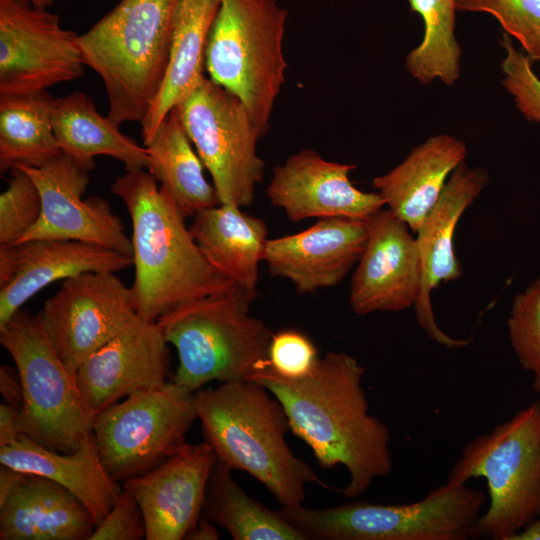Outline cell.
Returning <instances> with one entry per match:
<instances>
[{
    "label": "cell",
    "instance_id": "obj_1",
    "mask_svg": "<svg viewBox=\"0 0 540 540\" xmlns=\"http://www.w3.org/2000/svg\"><path fill=\"white\" fill-rule=\"evenodd\" d=\"M365 371L352 355L329 351L302 378L279 376L267 366L247 379L279 400L290 431L310 447L322 468H346L349 480L340 492L348 499L362 495L393 469L390 431L370 413Z\"/></svg>",
    "mask_w": 540,
    "mask_h": 540
},
{
    "label": "cell",
    "instance_id": "obj_2",
    "mask_svg": "<svg viewBox=\"0 0 540 540\" xmlns=\"http://www.w3.org/2000/svg\"><path fill=\"white\" fill-rule=\"evenodd\" d=\"M146 169L126 171L112 192L132 223L137 314L156 322L174 308L232 287L204 256L170 192Z\"/></svg>",
    "mask_w": 540,
    "mask_h": 540
},
{
    "label": "cell",
    "instance_id": "obj_3",
    "mask_svg": "<svg viewBox=\"0 0 540 540\" xmlns=\"http://www.w3.org/2000/svg\"><path fill=\"white\" fill-rule=\"evenodd\" d=\"M205 442L232 470L248 473L281 506L302 505L309 484L327 488L287 443V414L279 400L251 380L223 382L194 393Z\"/></svg>",
    "mask_w": 540,
    "mask_h": 540
},
{
    "label": "cell",
    "instance_id": "obj_4",
    "mask_svg": "<svg viewBox=\"0 0 540 540\" xmlns=\"http://www.w3.org/2000/svg\"><path fill=\"white\" fill-rule=\"evenodd\" d=\"M177 0H120L78 35L85 66L103 81L108 117L141 122L162 84Z\"/></svg>",
    "mask_w": 540,
    "mask_h": 540
},
{
    "label": "cell",
    "instance_id": "obj_5",
    "mask_svg": "<svg viewBox=\"0 0 540 540\" xmlns=\"http://www.w3.org/2000/svg\"><path fill=\"white\" fill-rule=\"evenodd\" d=\"M254 299L233 285L186 302L156 321L177 351L173 382L196 392L211 381L246 380L268 366L273 332L250 315Z\"/></svg>",
    "mask_w": 540,
    "mask_h": 540
},
{
    "label": "cell",
    "instance_id": "obj_6",
    "mask_svg": "<svg viewBox=\"0 0 540 540\" xmlns=\"http://www.w3.org/2000/svg\"><path fill=\"white\" fill-rule=\"evenodd\" d=\"M484 478L489 504L471 539L509 540L540 516V400L516 412L462 449L447 483Z\"/></svg>",
    "mask_w": 540,
    "mask_h": 540
},
{
    "label": "cell",
    "instance_id": "obj_7",
    "mask_svg": "<svg viewBox=\"0 0 540 540\" xmlns=\"http://www.w3.org/2000/svg\"><path fill=\"white\" fill-rule=\"evenodd\" d=\"M486 501L479 489L445 482L412 503L350 501L278 511L305 540H467Z\"/></svg>",
    "mask_w": 540,
    "mask_h": 540
},
{
    "label": "cell",
    "instance_id": "obj_8",
    "mask_svg": "<svg viewBox=\"0 0 540 540\" xmlns=\"http://www.w3.org/2000/svg\"><path fill=\"white\" fill-rule=\"evenodd\" d=\"M206 49V71L246 106L262 136L285 82L288 12L277 0H219Z\"/></svg>",
    "mask_w": 540,
    "mask_h": 540
},
{
    "label": "cell",
    "instance_id": "obj_9",
    "mask_svg": "<svg viewBox=\"0 0 540 540\" xmlns=\"http://www.w3.org/2000/svg\"><path fill=\"white\" fill-rule=\"evenodd\" d=\"M0 343L16 365L22 406L18 428L53 451L72 453L92 434L96 415L62 362L39 314L18 310L0 326Z\"/></svg>",
    "mask_w": 540,
    "mask_h": 540
},
{
    "label": "cell",
    "instance_id": "obj_10",
    "mask_svg": "<svg viewBox=\"0 0 540 540\" xmlns=\"http://www.w3.org/2000/svg\"><path fill=\"white\" fill-rule=\"evenodd\" d=\"M194 393L170 381L136 392L96 415L92 433L115 480L124 482L151 471L186 442L197 419Z\"/></svg>",
    "mask_w": 540,
    "mask_h": 540
},
{
    "label": "cell",
    "instance_id": "obj_11",
    "mask_svg": "<svg viewBox=\"0 0 540 540\" xmlns=\"http://www.w3.org/2000/svg\"><path fill=\"white\" fill-rule=\"evenodd\" d=\"M176 107L221 203L250 206L263 181L265 163L257 153L262 134L246 106L236 95L205 78Z\"/></svg>",
    "mask_w": 540,
    "mask_h": 540
},
{
    "label": "cell",
    "instance_id": "obj_12",
    "mask_svg": "<svg viewBox=\"0 0 540 540\" xmlns=\"http://www.w3.org/2000/svg\"><path fill=\"white\" fill-rule=\"evenodd\" d=\"M84 67L78 35L57 14L0 0V96L47 90L80 78Z\"/></svg>",
    "mask_w": 540,
    "mask_h": 540
},
{
    "label": "cell",
    "instance_id": "obj_13",
    "mask_svg": "<svg viewBox=\"0 0 540 540\" xmlns=\"http://www.w3.org/2000/svg\"><path fill=\"white\" fill-rule=\"evenodd\" d=\"M38 314L58 356L74 375L138 316L132 288L106 271L64 280Z\"/></svg>",
    "mask_w": 540,
    "mask_h": 540
},
{
    "label": "cell",
    "instance_id": "obj_14",
    "mask_svg": "<svg viewBox=\"0 0 540 540\" xmlns=\"http://www.w3.org/2000/svg\"><path fill=\"white\" fill-rule=\"evenodd\" d=\"M17 168L32 178L42 201L38 222L18 243L35 239L75 240L132 256L131 237L108 201L101 197L82 199L90 171L63 152L42 166Z\"/></svg>",
    "mask_w": 540,
    "mask_h": 540
},
{
    "label": "cell",
    "instance_id": "obj_15",
    "mask_svg": "<svg viewBox=\"0 0 540 540\" xmlns=\"http://www.w3.org/2000/svg\"><path fill=\"white\" fill-rule=\"evenodd\" d=\"M368 240L352 275L349 304L357 315L415 307L422 291L416 237L389 209L367 220Z\"/></svg>",
    "mask_w": 540,
    "mask_h": 540
},
{
    "label": "cell",
    "instance_id": "obj_16",
    "mask_svg": "<svg viewBox=\"0 0 540 540\" xmlns=\"http://www.w3.org/2000/svg\"><path fill=\"white\" fill-rule=\"evenodd\" d=\"M217 458L204 441L185 442L156 468L123 482L137 500L147 540L185 539L200 519Z\"/></svg>",
    "mask_w": 540,
    "mask_h": 540
},
{
    "label": "cell",
    "instance_id": "obj_17",
    "mask_svg": "<svg viewBox=\"0 0 540 540\" xmlns=\"http://www.w3.org/2000/svg\"><path fill=\"white\" fill-rule=\"evenodd\" d=\"M355 167L304 149L273 168L266 195L292 222L332 217L367 220L385 203L378 192L353 185L349 175Z\"/></svg>",
    "mask_w": 540,
    "mask_h": 540
},
{
    "label": "cell",
    "instance_id": "obj_18",
    "mask_svg": "<svg viewBox=\"0 0 540 540\" xmlns=\"http://www.w3.org/2000/svg\"><path fill=\"white\" fill-rule=\"evenodd\" d=\"M167 344L156 322L137 316L90 355L75 378L91 411L97 415L136 392L163 386L169 363Z\"/></svg>",
    "mask_w": 540,
    "mask_h": 540
},
{
    "label": "cell",
    "instance_id": "obj_19",
    "mask_svg": "<svg viewBox=\"0 0 540 540\" xmlns=\"http://www.w3.org/2000/svg\"><path fill=\"white\" fill-rule=\"evenodd\" d=\"M133 257L99 245L66 239H35L0 245V326L41 289L94 271L119 272Z\"/></svg>",
    "mask_w": 540,
    "mask_h": 540
},
{
    "label": "cell",
    "instance_id": "obj_20",
    "mask_svg": "<svg viewBox=\"0 0 540 540\" xmlns=\"http://www.w3.org/2000/svg\"><path fill=\"white\" fill-rule=\"evenodd\" d=\"M368 240L366 220L319 219L295 234L269 239L268 272L287 279L300 295L338 285L358 263Z\"/></svg>",
    "mask_w": 540,
    "mask_h": 540
},
{
    "label": "cell",
    "instance_id": "obj_21",
    "mask_svg": "<svg viewBox=\"0 0 540 540\" xmlns=\"http://www.w3.org/2000/svg\"><path fill=\"white\" fill-rule=\"evenodd\" d=\"M487 183L488 174L484 169L461 163L415 233L422 265V291L415 305L417 321L430 338L448 348L462 347L467 341L452 338L437 325L430 293L442 283L461 277L462 267L454 248L456 227Z\"/></svg>",
    "mask_w": 540,
    "mask_h": 540
},
{
    "label": "cell",
    "instance_id": "obj_22",
    "mask_svg": "<svg viewBox=\"0 0 540 540\" xmlns=\"http://www.w3.org/2000/svg\"><path fill=\"white\" fill-rule=\"evenodd\" d=\"M0 463L62 485L86 507L95 525L122 492L100 458L93 433L72 453L53 451L21 433L13 443L0 447Z\"/></svg>",
    "mask_w": 540,
    "mask_h": 540
},
{
    "label": "cell",
    "instance_id": "obj_23",
    "mask_svg": "<svg viewBox=\"0 0 540 540\" xmlns=\"http://www.w3.org/2000/svg\"><path fill=\"white\" fill-rule=\"evenodd\" d=\"M466 155L464 141L448 134L434 135L372 184L385 207L416 233Z\"/></svg>",
    "mask_w": 540,
    "mask_h": 540
},
{
    "label": "cell",
    "instance_id": "obj_24",
    "mask_svg": "<svg viewBox=\"0 0 540 540\" xmlns=\"http://www.w3.org/2000/svg\"><path fill=\"white\" fill-rule=\"evenodd\" d=\"M95 527L76 496L43 476L25 473L0 503L1 540H89Z\"/></svg>",
    "mask_w": 540,
    "mask_h": 540
},
{
    "label": "cell",
    "instance_id": "obj_25",
    "mask_svg": "<svg viewBox=\"0 0 540 540\" xmlns=\"http://www.w3.org/2000/svg\"><path fill=\"white\" fill-rule=\"evenodd\" d=\"M219 0H177L171 45L160 89L141 124L146 145L169 112L206 78V49Z\"/></svg>",
    "mask_w": 540,
    "mask_h": 540
},
{
    "label": "cell",
    "instance_id": "obj_26",
    "mask_svg": "<svg viewBox=\"0 0 540 540\" xmlns=\"http://www.w3.org/2000/svg\"><path fill=\"white\" fill-rule=\"evenodd\" d=\"M189 230L207 260L255 298L259 264L269 240L264 220L221 203L195 214Z\"/></svg>",
    "mask_w": 540,
    "mask_h": 540
},
{
    "label": "cell",
    "instance_id": "obj_27",
    "mask_svg": "<svg viewBox=\"0 0 540 540\" xmlns=\"http://www.w3.org/2000/svg\"><path fill=\"white\" fill-rule=\"evenodd\" d=\"M53 129L61 151L88 171L101 155L120 161L126 171L149 167L146 147L123 134L110 117L102 116L85 92L56 98Z\"/></svg>",
    "mask_w": 540,
    "mask_h": 540
},
{
    "label": "cell",
    "instance_id": "obj_28",
    "mask_svg": "<svg viewBox=\"0 0 540 540\" xmlns=\"http://www.w3.org/2000/svg\"><path fill=\"white\" fill-rule=\"evenodd\" d=\"M150 157L148 171L165 187L185 217L221 204L205 167L179 116L173 108L151 140L144 145Z\"/></svg>",
    "mask_w": 540,
    "mask_h": 540
},
{
    "label": "cell",
    "instance_id": "obj_29",
    "mask_svg": "<svg viewBox=\"0 0 540 540\" xmlns=\"http://www.w3.org/2000/svg\"><path fill=\"white\" fill-rule=\"evenodd\" d=\"M56 98L47 90L0 96V172L39 167L62 151L53 129Z\"/></svg>",
    "mask_w": 540,
    "mask_h": 540
},
{
    "label": "cell",
    "instance_id": "obj_30",
    "mask_svg": "<svg viewBox=\"0 0 540 540\" xmlns=\"http://www.w3.org/2000/svg\"><path fill=\"white\" fill-rule=\"evenodd\" d=\"M234 540H305L279 513L249 496L234 480L232 469L216 461L203 513Z\"/></svg>",
    "mask_w": 540,
    "mask_h": 540
},
{
    "label": "cell",
    "instance_id": "obj_31",
    "mask_svg": "<svg viewBox=\"0 0 540 540\" xmlns=\"http://www.w3.org/2000/svg\"><path fill=\"white\" fill-rule=\"evenodd\" d=\"M424 23L421 43L405 59L407 71L421 84L436 79L453 85L460 77L461 48L455 34L456 0H408Z\"/></svg>",
    "mask_w": 540,
    "mask_h": 540
},
{
    "label": "cell",
    "instance_id": "obj_32",
    "mask_svg": "<svg viewBox=\"0 0 540 540\" xmlns=\"http://www.w3.org/2000/svg\"><path fill=\"white\" fill-rule=\"evenodd\" d=\"M508 337L520 366L532 376L540 393V273L512 302Z\"/></svg>",
    "mask_w": 540,
    "mask_h": 540
},
{
    "label": "cell",
    "instance_id": "obj_33",
    "mask_svg": "<svg viewBox=\"0 0 540 540\" xmlns=\"http://www.w3.org/2000/svg\"><path fill=\"white\" fill-rule=\"evenodd\" d=\"M456 10L492 15L532 63L540 64V0H456Z\"/></svg>",
    "mask_w": 540,
    "mask_h": 540
},
{
    "label": "cell",
    "instance_id": "obj_34",
    "mask_svg": "<svg viewBox=\"0 0 540 540\" xmlns=\"http://www.w3.org/2000/svg\"><path fill=\"white\" fill-rule=\"evenodd\" d=\"M41 211L38 187L25 171L13 169L0 195V245L18 243L38 222Z\"/></svg>",
    "mask_w": 540,
    "mask_h": 540
},
{
    "label": "cell",
    "instance_id": "obj_35",
    "mask_svg": "<svg viewBox=\"0 0 540 540\" xmlns=\"http://www.w3.org/2000/svg\"><path fill=\"white\" fill-rule=\"evenodd\" d=\"M500 43L505 50L501 65L502 85L522 115L529 121L540 123V79L532 69V61L522 49L515 47L506 33Z\"/></svg>",
    "mask_w": 540,
    "mask_h": 540
},
{
    "label": "cell",
    "instance_id": "obj_36",
    "mask_svg": "<svg viewBox=\"0 0 540 540\" xmlns=\"http://www.w3.org/2000/svg\"><path fill=\"white\" fill-rule=\"evenodd\" d=\"M313 341L296 329H283L273 333L268 366L279 376L298 379L308 375L319 360Z\"/></svg>",
    "mask_w": 540,
    "mask_h": 540
},
{
    "label": "cell",
    "instance_id": "obj_37",
    "mask_svg": "<svg viewBox=\"0 0 540 540\" xmlns=\"http://www.w3.org/2000/svg\"><path fill=\"white\" fill-rule=\"evenodd\" d=\"M145 535L142 510L134 496L123 488L117 502L96 525L89 540H140Z\"/></svg>",
    "mask_w": 540,
    "mask_h": 540
},
{
    "label": "cell",
    "instance_id": "obj_38",
    "mask_svg": "<svg viewBox=\"0 0 540 540\" xmlns=\"http://www.w3.org/2000/svg\"><path fill=\"white\" fill-rule=\"evenodd\" d=\"M20 410V406L6 402L0 404V447L13 443L19 437Z\"/></svg>",
    "mask_w": 540,
    "mask_h": 540
},
{
    "label": "cell",
    "instance_id": "obj_39",
    "mask_svg": "<svg viewBox=\"0 0 540 540\" xmlns=\"http://www.w3.org/2000/svg\"><path fill=\"white\" fill-rule=\"evenodd\" d=\"M0 390L6 403L22 406V388L18 373L6 366L0 369Z\"/></svg>",
    "mask_w": 540,
    "mask_h": 540
},
{
    "label": "cell",
    "instance_id": "obj_40",
    "mask_svg": "<svg viewBox=\"0 0 540 540\" xmlns=\"http://www.w3.org/2000/svg\"><path fill=\"white\" fill-rule=\"evenodd\" d=\"M25 473L1 464L0 466V503L16 488Z\"/></svg>",
    "mask_w": 540,
    "mask_h": 540
},
{
    "label": "cell",
    "instance_id": "obj_41",
    "mask_svg": "<svg viewBox=\"0 0 540 540\" xmlns=\"http://www.w3.org/2000/svg\"><path fill=\"white\" fill-rule=\"evenodd\" d=\"M218 538L219 534L216 529V524L202 514L197 524L192 528L185 539L215 540Z\"/></svg>",
    "mask_w": 540,
    "mask_h": 540
},
{
    "label": "cell",
    "instance_id": "obj_42",
    "mask_svg": "<svg viewBox=\"0 0 540 540\" xmlns=\"http://www.w3.org/2000/svg\"><path fill=\"white\" fill-rule=\"evenodd\" d=\"M509 540H540V516L532 519Z\"/></svg>",
    "mask_w": 540,
    "mask_h": 540
},
{
    "label": "cell",
    "instance_id": "obj_43",
    "mask_svg": "<svg viewBox=\"0 0 540 540\" xmlns=\"http://www.w3.org/2000/svg\"><path fill=\"white\" fill-rule=\"evenodd\" d=\"M27 4H31L34 7L47 9L54 4V0H14Z\"/></svg>",
    "mask_w": 540,
    "mask_h": 540
}]
</instances>
